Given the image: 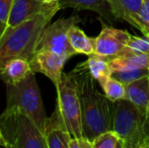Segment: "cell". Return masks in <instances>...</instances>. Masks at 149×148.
<instances>
[{"label":"cell","mask_w":149,"mask_h":148,"mask_svg":"<svg viewBox=\"0 0 149 148\" xmlns=\"http://www.w3.org/2000/svg\"><path fill=\"white\" fill-rule=\"evenodd\" d=\"M71 72L77 82L83 135L93 141L100 133L113 129V103L97 90L95 79L80 64Z\"/></svg>","instance_id":"6da1fadb"},{"label":"cell","mask_w":149,"mask_h":148,"mask_svg":"<svg viewBox=\"0 0 149 148\" xmlns=\"http://www.w3.org/2000/svg\"><path fill=\"white\" fill-rule=\"evenodd\" d=\"M61 10L60 3L54 2L47 10L22 22L10 31H6L0 41V75L5 65L16 58H24L31 61L37 51L38 42L46 26Z\"/></svg>","instance_id":"7a4b0ae2"},{"label":"cell","mask_w":149,"mask_h":148,"mask_svg":"<svg viewBox=\"0 0 149 148\" xmlns=\"http://www.w3.org/2000/svg\"><path fill=\"white\" fill-rule=\"evenodd\" d=\"M0 131L4 147L48 148L43 132L17 108H5L0 116Z\"/></svg>","instance_id":"3957f363"},{"label":"cell","mask_w":149,"mask_h":148,"mask_svg":"<svg viewBox=\"0 0 149 148\" xmlns=\"http://www.w3.org/2000/svg\"><path fill=\"white\" fill-rule=\"evenodd\" d=\"M146 114L126 99L113 103V130L118 133L124 148H141L147 137Z\"/></svg>","instance_id":"277c9868"},{"label":"cell","mask_w":149,"mask_h":148,"mask_svg":"<svg viewBox=\"0 0 149 148\" xmlns=\"http://www.w3.org/2000/svg\"><path fill=\"white\" fill-rule=\"evenodd\" d=\"M6 108H17L26 113L43 132L47 115L42 101L41 92L36 80L35 72H31L24 80L16 84L6 85Z\"/></svg>","instance_id":"5b68a950"},{"label":"cell","mask_w":149,"mask_h":148,"mask_svg":"<svg viewBox=\"0 0 149 148\" xmlns=\"http://www.w3.org/2000/svg\"><path fill=\"white\" fill-rule=\"evenodd\" d=\"M57 89L58 108L72 137H82V117L77 82L72 72L62 74Z\"/></svg>","instance_id":"8992f818"},{"label":"cell","mask_w":149,"mask_h":148,"mask_svg":"<svg viewBox=\"0 0 149 148\" xmlns=\"http://www.w3.org/2000/svg\"><path fill=\"white\" fill-rule=\"evenodd\" d=\"M80 22L78 15H72L68 18H59L46 26L39 38L37 50H49L68 58L77 55L69 42L68 33L73 26Z\"/></svg>","instance_id":"52a82bcc"},{"label":"cell","mask_w":149,"mask_h":148,"mask_svg":"<svg viewBox=\"0 0 149 148\" xmlns=\"http://www.w3.org/2000/svg\"><path fill=\"white\" fill-rule=\"evenodd\" d=\"M68 59L70 58L67 56L49 50H37L30 63L35 73L44 74L54 83L55 87H58L62 78L63 67Z\"/></svg>","instance_id":"ba28073f"},{"label":"cell","mask_w":149,"mask_h":148,"mask_svg":"<svg viewBox=\"0 0 149 148\" xmlns=\"http://www.w3.org/2000/svg\"><path fill=\"white\" fill-rule=\"evenodd\" d=\"M131 35L124 30L104 26L94 41V54L108 60L116 57L126 49Z\"/></svg>","instance_id":"9c48e42d"},{"label":"cell","mask_w":149,"mask_h":148,"mask_svg":"<svg viewBox=\"0 0 149 148\" xmlns=\"http://www.w3.org/2000/svg\"><path fill=\"white\" fill-rule=\"evenodd\" d=\"M44 138L48 148H69L71 136L59 108L48 117L44 127Z\"/></svg>","instance_id":"30bf717a"},{"label":"cell","mask_w":149,"mask_h":148,"mask_svg":"<svg viewBox=\"0 0 149 148\" xmlns=\"http://www.w3.org/2000/svg\"><path fill=\"white\" fill-rule=\"evenodd\" d=\"M53 3H45L42 0H14L6 31H10L47 10Z\"/></svg>","instance_id":"8fae6325"},{"label":"cell","mask_w":149,"mask_h":148,"mask_svg":"<svg viewBox=\"0 0 149 148\" xmlns=\"http://www.w3.org/2000/svg\"><path fill=\"white\" fill-rule=\"evenodd\" d=\"M61 9L73 8L75 10H89L95 12L110 24L117 22L108 0H60Z\"/></svg>","instance_id":"7c38bea8"},{"label":"cell","mask_w":149,"mask_h":148,"mask_svg":"<svg viewBox=\"0 0 149 148\" xmlns=\"http://www.w3.org/2000/svg\"><path fill=\"white\" fill-rule=\"evenodd\" d=\"M109 61L113 72L120 70L137 69V68H148L149 54L138 53L126 48L119 55L110 59Z\"/></svg>","instance_id":"4fadbf2b"},{"label":"cell","mask_w":149,"mask_h":148,"mask_svg":"<svg viewBox=\"0 0 149 148\" xmlns=\"http://www.w3.org/2000/svg\"><path fill=\"white\" fill-rule=\"evenodd\" d=\"M117 20H123L137 28V14L143 0H108Z\"/></svg>","instance_id":"5bb4252c"},{"label":"cell","mask_w":149,"mask_h":148,"mask_svg":"<svg viewBox=\"0 0 149 148\" xmlns=\"http://www.w3.org/2000/svg\"><path fill=\"white\" fill-rule=\"evenodd\" d=\"M126 99L147 113L149 109V75L126 84Z\"/></svg>","instance_id":"9a60e30c"},{"label":"cell","mask_w":149,"mask_h":148,"mask_svg":"<svg viewBox=\"0 0 149 148\" xmlns=\"http://www.w3.org/2000/svg\"><path fill=\"white\" fill-rule=\"evenodd\" d=\"M31 72H33V70L30 60L24 58H16L6 64L0 75V79L5 83V85L16 84L24 80Z\"/></svg>","instance_id":"2e32d148"},{"label":"cell","mask_w":149,"mask_h":148,"mask_svg":"<svg viewBox=\"0 0 149 148\" xmlns=\"http://www.w3.org/2000/svg\"><path fill=\"white\" fill-rule=\"evenodd\" d=\"M80 65L100 84L113 75V70L111 68L110 61L107 58L96 55L94 53L91 54V55H88L86 61L80 63Z\"/></svg>","instance_id":"e0dca14e"},{"label":"cell","mask_w":149,"mask_h":148,"mask_svg":"<svg viewBox=\"0 0 149 148\" xmlns=\"http://www.w3.org/2000/svg\"><path fill=\"white\" fill-rule=\"evenodd\" d=\"M69 42L77 54L91 55L94 53V41L93 38L86 36L84 32L77 24L73 26L68 33Z\"/></svg>","instance_id":"ac0fdd59"},{"label":"cell","mask_w":149,"mask_h":148,"mask_svg":"<svg viewBox=\"0 0 149 148\" xmlns=\"http://www.w3.org/2000/svg\"><path fill=\"white\" fill-rule=\"evenodd\" d=\"M100 85L104 91L106 97L112 103L126 99V85L115 77H109Z\"/></svg>","instance_id":"d6986e66"},{"label":"cell","mask_w":149,"mask_h":148,"mask_svg":"<svg viewBox=\"0 0 149 148\" xmlns=\"http://www.w3.org/2000/svg\"><path fill=\"white\" fill-rule=\"evenodd\" d=\"M93 148H124L123 142L115 130H108L100 133L93 141Z\"/></svg>","instance_id":"ffe728a7"},{"label":"cell","mask_w":149,"mask_h":148,"mask_svg":"<svg viewBox=\"0 0 149 148\" xmlns=\"http://www.w3.org/2000/svg\"><path fill=\"white\" fill-rule=\"evenodd\" d=\"M149 75L148 68H137V69H128V70H120V71L113 72V77L121 81L124 84L135 81L143 76Z\"/></svg>","instance_id":"44dd1931"},{"label":"cell","mask_w":149,"mask_h":148,"mask_svg":"<svg viewBox=\"0 0 149 148\" xmlns=\"http://www.w3.org/2000/svg\"><path fill=\"white\" fill-rule=\"evenodd\" d=\"M137 30H139L144 37L149 36V0H143L137 14Z\"/></svg>","instance_id":"7402d4cb"},{"label":"cell","mask_w":149,"mask_h":148,"mask_svg":"<svg viewBox=\"0 0 149 148\" xmlns=\"http://www.w3.org/2000/svg\"><path fill=\"white\" fill-rule=\"evenodd\" d=\"M126 48L131 50V51L138 52V53L149 54V39L146 37L140 38L131 35Z\"/></svg>","instance_id":"603a6c76"},{"label":"cell","mask_w":149,"mask_h":148,"mask_svg":"<svg viewBox=\"0 0 149 148\" xmlns=\"http://www.w3.org/2000/svg\"><path fill=\"white\" fill-rule=\"evenodd\" d=\"M14 0H0V20L7 24Z\"/></svg>","instance_id":"cb8c5ba5"},{"label":"cell","mask_w":149,"mask_h":148,"mask_svg":"<svg viewBox=\"0 0 149 148\" xmlns=\"http://www.w3.org/2000/svg\"><path fill=\"white\" fill-rule=\"evenodd\" d=\"M69 148H93L92 141H90L85 136L72 137L69 142Z\"/></svg>","instance_id":"d4e9b609"},{"label":"cell","mask_w":149,"mask_h":148,"mask_svg":"<svg viewBox=\"0 0 149 148\" xmlns=\"http://www.w3.org/2000/svg\"><path fill=\"white\" fill-rule=\"evenodd\" d=\"M6 28H7V24L0 20V41H1L2 38H3L4 35H5Z\"/></svg>","instance_id":"484cf974"},{"label":"cell","mask_w":149,"mask_h":148,"mask_svg":"<svg viewBox=\"0 0 149 148\" xmlns=\"http://www.w3.org/2000/svg\"><path fill=\"white\" fill-rule=\"evenodd\" d=\"M145 131H146V135H147V136H149V110L147 111V114H146Z\"/></svg>","instance_id":"4316f807"},{"label":"cell","mask_w":149,"mask_h":148,"mask_svg":"<svg viewBox=\"0 0 149 148\" xmlns=\"http://www.w3.org/2000/svg\"><path fill=\"white\" fill-rule=\"evenodd\" d=\"M42 1L45 2V3H54V2H58L60 0H42Z\"/></svg>","instance_id":"83f0119b"},{"label":"cell","mask_w":149,"mask_h":148,"mask_svg":"<svg viewBox=\"0 0 149 148\" xmlns=\"http://www.w3.org/2000/svg\"><path fill=\"white\" fill-rule=\"evenodd\" d=\"M0 139H1V141H2V145H3V140H2V136H1V131H0Z\"/></svg>","instance_id":"f1b7e54d"},{"label":"cell","mask_w":149,"mask_h":148,"mask_svg":"<svg viewBox=\"0 0 149 148\" xmlns=\"http://www.w3.org/2000/svg\"><path fill=\"white\" fill-rule=\"evenodd\" d=\"M0 146H3V145H2V141H1V139H0Z\"/></svg>","instance_id":"f546056e"},{"label":"cell","mask_w":149,"mask_h":148,"mask_svg":"<svg viewBox=\"0 0 149 148\" xmlns=\"http://www.w3.org/2000/svg\"><path fill=\"white\" fill-rule=\"evenodd\" d=\"M147 38H148V39H149V36H148V37H147Z\"/></svg>","instance_id":"4dcf8cb0"},{"label":"cell","mask_w":149,"mask_h":148,"mask_svg":"<svg viewBox=\"0 0 149 148\" xmlns=\"http://www.w3.org/2000/svg\"><path fill=\"white\" fill-rule=\"evenodd\" d=\"M148 69H149V66H148Z\"/></svg>","instance_id":"1f68e13d"},{"label":"cell","mask_w":149,"mask_h":148,"mask_svg":"<svg viewBox=\"0 0 149 148\" xmlns=\"http://www.w3.org/2000/svg\"><path fill=\"white\" fill-rule=\"evenodd\" d=\"M148 110H149V109H148Z\"/></svg>","instance_id":"d6a6232c"}]
</instances>
